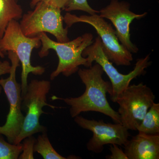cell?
<instances>
[{"mask_svg":"<svg viewBox=\"0 0 159 159\" xmlns=\"http://www.w3.org/2000/svg\"><path fill=\"white\" fill-rule=\"evenodd\" d=\"M78 76L85 85L84 93L77 97L61 98L53 96V100H63L70 106V113L73 118L82 112L95 111L110 117L115 123H120V116L111 107L107 94H110L112 87L110 82L102 78L104 71L98 64L87 69H80Z\"/></svg>","mask_w":159,"mask_h":159,"instance_id":"cell-1","label":"cell"},{"mask_svg":"<svg viewBox=\"0 0 159 159\" xmlns=\"http://www.w3.org/2000/svg\"><path fill=\"white\" fill-rule=\"evenodd\" d=\"M42 43V48L39 52L41 58L47 57L49 50H53L58 56L59 61L57 68L50 75L53 80L61 74L69 77L77 72L79 66H84L88 68L87 59L83 57L84 49L93 42V36L90 33H86L73 40L60 43L52 40L43 32L38 35Z\"/></svg>","mask_w":159,"mask_h":159,"instance_id":"cell-2","label":"cell"},{"mask_svg":"<svg viewBox=\"0 0 159 159\" xmlns=\"http://www.w3.org/2000/svg\"><path fill=\"white\" fill-rule=\"evenodd\" d=\"M42 43L39 36L30 38L23 33L20 23L12 20L8 24L2 37L0 39V51L6 54L9 51L16 54L21 63V96L26 93L28 87V75L30 73L42 75L45 68L41 66H32L31 62V53L34 48H39Z\"/></svg>","mask_w":159,"mask_h":159,"instance_id":"cell-3","label":"cell"},{"mask_svg":"<svg viewBox=\"0 0 159 159\" xmlns=\"http://www.w3.org/2000/svg\"><path fill=\"white\" fill-rule=\"evenodd\" d=\"M82 56L87 59L88 68L92 66L93 61H96L108 76L112 87L110 96L111 100L114 102H116L119 95L129 85L131 81L145 75L146 73L145 69L151 64V61H149L150 54H148L145 57L137 60L134 70L128 74H121L106 55L99 36H97L93 43L84 49Z\"/></svg>","mask_w":159,"mask_h":159,"instance_id":"cell-4","label":"cell"},{"mask_svg":"<svg viewBox=\"0 0 159 159\" xmlns=\"http://www.w3.org/2000/svg\"><path fill=\"white\" fill-rule=\"evenodd\" d=\"M33 9L23 15L20 23L21 29L25 36L37 37L44 32L54 35L58 42L70 41L68 28L63 26L61 9L42 2L38 3Z\"/></svg>","mask_w":159,"mask_h":159,"instance_id":"cell-5","label":"cell"},{"mask_svg":"<svg viewBox=\"0 0 159 159\" xmlns=\"http://www.w3.org/2000/svg\"><path fill=\"white\" fill-rule=\"evenodd\" d=\"M51 89V82L48 80H32L28 84L26 93L22 97V111L26 115L21 130L14 144L21 143L24 139L34 134L47 132V128L39 122L41 116L47 114L43 108L44 106H48L53 109L61 108L47 102V95Z\"/></svg>","mask_w":159,"mask_h":159,"instance_id":"cell-6","label":"cell"},{"mask_svg":"<svg viewBox=\"0 0 159 159\" xmlns=\"http://www.w3.org/2000/svg\"><path fill=\"white\" fill-rule=\"evenodd\" d=\"M67 28L77 23L89 24L93 27L102 42L104 53L111 62L119 66H129L133 60L132 54L119 41L112 26L99 15L77 16L67 12L63 17Z\"/></svg>","mask_w":159,"mask_h":159,"instance_id":"cell-7","label":"cell"},{"mask_svg":"<svg viewBox=\"0 0 159 159\" xmlns=\"http://www.w3.org/2000/svg\"><path fill=\"white\" fill-rule=\"evenodd\" d=\"M7 54L11 61V70L8 78H0V86L9 101V111L6 123L0 126V134L6 136L8 142L14 144L22 128L25 116L21 109V86L16 80V69L20 66V60L13 51H8Z\"/></svg>","mask_w":159,"mask_h":159,"instance_id":"cell-8","label":"cell"},{"mask_svg":"<svg viewBox=\"0 0 159 159\" xmlns=\"http://www.w3.org/2000/svg\"><path fill=\"white\" fill-rule=\"evenodd\" d=\"M155 99L151 89L143 83L129 86L116 101L121 124L129 130H137Z\"/></svg>","mask_w":159,"mask_h":159,"instance_id":"cell-9","label":"cell"},{"mask_svg":"<svg viewBox=\"0 0 159 159\" xmlns=\"http://www.w3.org/2000/svg\"><path fill=\"white\" fill-rule=\"evenodd\" d=\"M74 118L78 126L93 133L86 147L89 151L95 153L102 152L105 145L123 146L130 136L129 130L121 123H106L102 120L87 119L79 115Z\"/></svg>","mask_w":159,"mask_h":159,"instance_id":"cell-10","label":"cell"},{"mask_svg":"<svg viewBox=\"0 0 159 159\" xmlns=\"http://www.w3.org/2000/svg\"><path fill=\"white\" fill-rule=\"evenodd\" d=\"M130 5L125 1L111 0L110 3L99 11V16L111 22L116 28L119 41L131 53H137L139 48L130 39V25L134 20H140L147 15L134 13L130 10Z\"/></svg>","mask_w":159,"mask_h":159,"instance_id":"cell-11","label":"cell"},{"mask_svg":"<svg viewBox=\"0 0 159 159\" xmlns=\"http://www.w3.org/2000/svg\"><path fill=\"white\" fill-rule=\"evenodd\" d=\"M123 147L128 159H159V134L139 132Z\"/></svg>","mask_w":159,"mask_h":159,"instance_id":"cell-12","label":"cell"},{"mask_svg":"<svg viewBox=\"0 0 159 159\" xmlns=\"http://www.w3.org/2000/svg\"><path fill=\"white\" fill-rule=\"evenodd\" d=\"M23 15V9L18 0H0V39L9 23L12 20L21 19Z\"/></svg>","mask_w":159,"mask_h":159,"instance_id":"cell-13","label":"cell"},{"mask_svg":"<svg viewBox=\"0 0 159 159\" xmlns=\"http://www.w3.org/2000/svg\"><path fill=\"white\" fill-rule=\"evenodd\" d=\"M139 132L159 134V103L154 102L137 129Z\"/></svg>","mask_w":159,"mask_h":159,"instance_id":"cell-14","label":"cell"},{"mask_svg":"<svg viewBox=\"0 0 159 159\" xmlns=\"http://www.w3.org/2000/svg\"><path fill=\"white\" fill-rule=\"evenodd\" d=\"M36 139L34 152L39 153L44 159H66L54 149L50 142L47 132L42 133Z\"/></svg>","mask_w":159,"mask_h":159,"instance_id":"cell-15","label":"cell"},{"mask_svg":"<svg viewBox=\"0 0 159 159\" xmlns=\"http://www.w3.org/2000/svg\"><path fill=\"white\" fill-rule=\"evenodd\" d=\"M22 152V144L7 142L0 134V159H17Z\"/></svg>","mask_w":159,"mask_h":159,"instance_id":"cell-16","label":"cell"},{"mask_svg":"<svg viewBox=\"0 0 159 159\" xmlns=\"http://www.w3.org/2000/svg\"><path fill=\"white\" fill-rule=\"evenodd\" d=\"M63 10L67 12L80 10L87 12L89 15L99 13V11L93 9L89 5L87 0H69Z\"/></svg>","mask_w":159,"mask_h":159,"instance_id":"cell-17","label":"cell"},{"mask_svg":"<svg viewBox=\"0 0 159 159\" xmlns=\"http://www.w3.org/2000/svg\"><path fill=\"white\" fill-rule=\"evenodd\" d=\"M36 139L34 137H27L23 140L22 152L19 157L18 159H34V146Z\"/></svg>","mask_w":159,"mask_h":159,"instance_id":"cell-18","label":"cell"},{"mask_svg":"<svg viewBox=\"0 0 159 159\" xmlns=\"http://www.w3.org/2000/svg\"><path fill=\"white\" fill-rule=\"evenodd\" d=\"M119 145L116 144L111 145L110 150L111 152L110 155L106 157L107 159H128L124 152L119 148Z\"/></svg>","mask_w":159,"mask_h":159,"instance_id":"cell-19","label":"cell"},{"mask_svg":"<svg viewBox=\"0 0 159 159\" xmlns=\"http://www.w3.org/2000/svg\"><path fill=\"white\" fill-rule=\"evenodd\" d=\"M68 1L69 0H31L30 3V6L31 8L33 9L38 3L42 2L60 9H63Z\"/></svg>","mask_w":159,"mask_h":159,"instance_id":"cell-20","label":"cell"},{"mask_svg":"<svg viewBox=\"0 0 159 159\" xmlns=\"http://www.w3.org/2000/svg\"><path fill=\"white\" fill-rule=\"evenodd\" d=\"M11 70V64L7 61H2L0 59V77L3 75L9 74ZM2 88L0 86V94L2 93Z\"/></svg>","mask_w":159,"mask_h":159,"instance_id":"cell-21","label":"cell"},{"mask_svg":"<svg viewBox=\"0 0 159 159\" xmlns=\"http://www.w3.org/2000/svg\"><path fill=\"white\" fill-rule=\"evenodd\" d=\"M5 55H6V54H4L2 51H0V57L1 58H4L5 57Z\"/></svg>","mask_w":159,"mask_h":159,"instance_id":"cell-22","label":"cell"}]
</instances>
